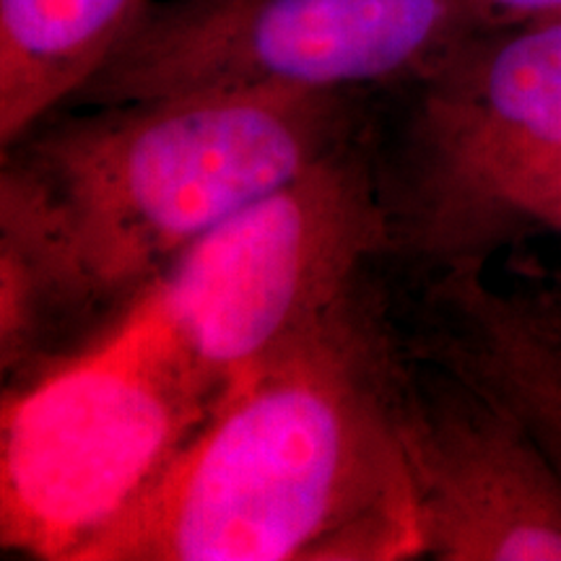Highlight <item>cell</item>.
I'll list each match as a JSON object with an SVG mask.
<instances>
[{
	"mask_svg": "<svg viewBox=\"0 0 561 561\" xmlns=\"http://www.w3.org/2000/svg\"><path fill=\"white\" fill-rule=\"evenodd\" d=\"M380 172L392 255L426 271L486 265L530 234L561 240V146L398 149Z\"/></svg>",
	"mask_w": 561,
	"mask_h": 561,
	"instance_id": "cell-8",
	"label": "cell"
},
{
	"mask_svg": "<svg viewBox=\"0 0 561 561\" xmlns=\"http://www.w3.org/2000/svg\"><path fill=\"white\" fill-rule=\"evenodd\" d=\"M411 354L377 271L219 398L94 561L424 557Z\"/></svg>",
	"mask_w": 561,
	"mask_h": 561,
	"instance_id": "cell-1",
	"label": "cell"
},
{
	"mask_svg": "<svg viewBox=\"0 0 561 561\" xmlns=\"http://www.w3.org/2000/svg\"><path fill=\"white\" fill-rule=\"evenodd\" d=\"M210 409L123 314L87 348L0 390V551L94 561Z\"/></svg>",
	"mask_w": 561,
	"mask_h": 561,
	"instance_id": "cell-4",
	"label": "cell"
},
{
	"mask_svg": "<svg viewBox=\"0 0 561 561\" xmlns=\"http://www.w3.org/2000/svg\"><path fill=\"white\" fill-rule=\"evenodd\" d=\"M486 30L523 21L561 19V0H468Z\"/></svg>",
	"mask_w": 561,
	"mask_h": 561,
	"instance_id": "cell-12",
	"label": "cell"
},
{
	"mask_svg": "<svg viewBox=\"0 0 561 561\" xmlns=\"http://www.w3.org/2000/svg\"><path fill=\"white\" fill-rule=\"evenodd\" d=\"M149 0H0V159L73 104Z\"/></svg>",
	"mask_w": 561,
	"mask_h": 561,
	"instance_id": "cell-11",
	"label": "cell"
},
{
	"mask_svg": "<svg viewBox=\"0 0 561 561\" xmlns=\"http://www.w3.org/2000/svg\"><path fill=\"white\" fill-rule=\"evenodd\" d=\"M390 255L380 161L359 138L174 257L123 318L216 405Z\"/></svg>",
	"mask_w": 561,
	"mask_h": 561,
	"instance_id": "cell-3",
	"label": "cell"
},
{
	"mask_svg": "<svg viewBox=\"0 0 561 561\" xmlns=\"http://www.w3.org/2000/svg\"><path fill=\"white\" fill-rule=\"evenodd\" d=\"M403 434L424 557L561 561V476L500 411L413 356Z\"/></svg>",
	"mask_w": 561,
	"mask_h": 561,
	"instance_id": "cell-6",
	"label": "cell"
},
{
	"mask_svg": "<svg viewBox=\"0 0 561 561\" xmlns=\"http://www.w3.org/2000/svg\"><path fill=\"white\" fill-rule=\"evenodd\" d=\"M354 94L198 89L39 125L13 157L125 312L187 248L362 136Z\"/></svg>",
	"mask_w": 561,
	"mask_h": 561,
	"instance_id": "cell-2",
	"label": "cell"
},
{
	"mask_svg": "<svg viewBox=\"0 0 561 561\" xmlns=\"http://www.w3.org/2000/svg\"><path fill=\"white\" fill-rule=\"evenodd\" d=\"M481 30L468 0H149L73 104L198 89L416 87Z\"/></svg>",
	"mask_w": 561,
	"mask_h": 561,
	"instance_id": "cell-5",
	"label": "cell"
},
{
	"mask_svg": "<svg viewBox=\"0 0 561 561\" xmlns=\"http://www.w3.org/2000/svg\"><path fill=\"white\" fill-rule=\"evenodd\" d=\"M413 89L403 149L561 146V19L481 30Z\"/></svg>",
	"mask_w": 561,
	"mask_h": 561,
	"instance_id": "cell-10",
	"label": "cell"
},
{
	"mask_svg": "<svg viewBox=\"0 0 561 561\" xmlns=\"http://www.w3.org/2000/svg\"><path fill=\"white\" fill-rule=\"evenodd\" d=\"M117 314L45 182L13 153L0 159V390L87 348Z\"/></svg>",
	"mask_w": 561,
	"mask_h": 561,
	"instance_id": "cell-9",
	"label": "cell"
},
{
	"mask_svg": "<svg viewBox=\"0 0 561 561\" xmlns=\"http://www.w3.org/2000/svg\"><path fill=\"white\" fill-rule=\"evenodd\" d=\"M405 346L520 430L561 476V278L496 284L486 265L434 268Z\"/></svg>",
	"mask_w": 561,
	"mask_h": 561,
	"instance_id": "cell-7",
	"label": "cell"
}]
</instances>
